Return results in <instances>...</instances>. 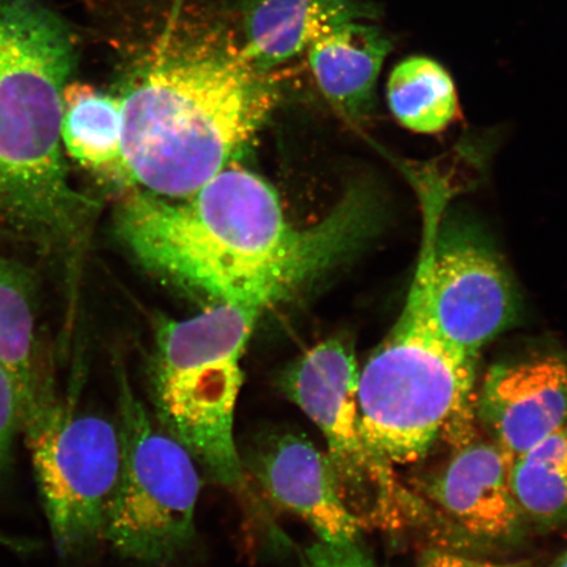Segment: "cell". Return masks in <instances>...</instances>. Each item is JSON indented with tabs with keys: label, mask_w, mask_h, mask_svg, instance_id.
I'll use <instances>...</instances> for the list:
<instances>
[{
	"label": "cell",
	"mask_w": 567,
	"mask_h": 567,
	"mask_svg": "<svg viewBox=\"0 0 567 567\" xmlns=\"http://www.w3.org/2000/svg\"><path fill=\"white\" fill-rule=\"evenodd\" d=\"M381 216L373 190L354 187L321 221L299 228L266 181L229 166L187 197L134 190L117 208L116 229L162 278L264 313L343 264L379 230Z\"/></svg>",
	"instance_id": "1"
},
{
	"label": "cell",
	"mask_w": 567,
	"mask_h": 567,
	"mask_svg": "<svg viewBox=\"0 0 567 567\" xmlns=\"http://www.w3.org/2000/svg\"><path fill=\"white\" fill-rule=\"evenodd\" d=\"M138 49L123 84V177L187 197L231 166L278 102L272 71L247 59L225 20L179 10Z\"/></svg>",
	"instance_id": "2"
},
{
	"label": "cell",
	"mask_w": 567,
	"mask_h": 567,
	"mask_svg": "<svg viewBox=\"0 0 567 567\" xmlns=\"http://www.w3.org/2000/svg\"><path fill=\"white\" fill-rule=\"evenodd\" d=\"M73 39L38 0H0V218L51 250L80 244L95 204L71 184L61 138Z\"/></svg>",
	"instance_id": "3"
},
{
	"label": "cell",
	"mask_w": 567,
	"mask_h": 567,
	"mask_svg": "<svg viewBox=\"0 0 567 567\" xmlns=\"http://www.w3.org/2000/svg\"><path fill=\"white\" fill-rule=\"evenodd\" d=\"M441 209L425 202L420 260L405 305L359 372L361 432L375 455L393 466L416 463L442 435L457 446L474 439L478 358L446 342L429 309L430 248Z\"/></svg>",
	"instance_id": "4"
},
{
	"label": "cell",
	"mask_w": 567,
	"mask_h": 567,
	"mask_svg": "<svg viewBox=\"0 0 567 567\" xmlns=\"http://www.w3.org/2000/svg\"><path fill=\"white\" fill-rule=\"evenodd\" d=\"M260 315L217 303L194 318L162 322L148 372L158 423L229 491L246 487L234 423L244 353Z\"/></svg>",
	"instance_id": "5"
},
{
	"label": "cell",
	"mask_w": 567,
	"mask_h": 567,
	"mask_svg": "<svg viewBox=\"0 0 567 567\" xmlns=\"http://www.w3.org/2000/svg\"><path fill=\"white\" fill-rule=\"evenodd\" d=\"M117 402L122 466L103 538L131 561L168 564L195 537L202 488L196 461L148 413L125 374Z\"/></svg>",
	"instance_id": "6"
},
{
	"label": "cell",
	"mask_w": 567,
	"mask_h": 567,
	"mask_svg": "<svg viewBox=\"0 0 567 567\" xmlns=\"http://www.w3.org/2000/svg\"><path fill=\"white\" fill-rule=\"evenodd\" d=\"M359 367L352 346L331 338L297 358L280 388L321 432L346 505L368 526L400 528L424 507L396 480L393 465L370 449L361 432Z\"/></svg>",
	"instance_id": "7"
},
{
	"label": "cell",
	"mask_w": 567,
	"mask_h": 567,
	"mask_svg": "<svg viewBox=\"0 0 567 567\" xmlns=\"http://www.w3.org/2000/svg\"><path fill=\"white\" fill-rule=\"evenodd\" d=\"M21 431L54 548L76 555L104 537L122 466L117 424L55 401Z\"/></svg>",
	"instance_id": "8"
},
{
	"label": "cell",
	"mask_w": 567,
	"mask_h": 567,
	"mask_svg": "<svg viewBox=\"0 0 567 567\" xmlns=\"http://www.w3.org/2000/svg\"><path fill=\"white\" fill-rule=\"evenodd\" d=\"M429 309L446 342L471 357L515 321V290L505 267L484 245L463 236L432 237Z\"/></svg>",
	"instance_id": "9"
},
{
	"label": "cell",
	"mask_w": 567,
	"mask_h": 567,
	"mask_svg": "<svg viewBox=\"0 0 567 567\" xmlns=\"http://www.w3.org/2000/svg\"><path fill=\"white\" fill-rule=\"evenodd\" d=\"M474 413L513 461L567 424V363L545 354L491 368Z\"/></svg>",
	"instance_id": "10"
},
{
	"label": "cell",
	"mask_w": 567,
	"mask_h": 567,
	"mask_svg": "<svg viewBox=\"0 0 567 567\" xmlns=\"http://www.w3.org/2000/svg\"><path fill=\"white\" fill-rule=\"evenodd\" d=\"M250 464L269 498L307 523L317 540H360L363 523L346 505L328 455L307 436L284 432L268 437Z\"/></svg>",
	"instance_id": "11"
},
{
	"label": "cell",
	"mask_w": 567,
	"mask_h": 567,
	"mask_svg": "<svg viewBox=\"0 0 567 567\" xmlns=\"http://www.w3.org/2000/svg\"><path fill=\"white\" fill-rule=\"evenodd\" d=\"M513 458L493 441H471L425 484L424 493L474 540L514 542L526 526L512 485Z\"/></svg>",
	"instance_id": "12"
},
{
	"label": "cell",
	"mask_w": 567,
	"mask_h": 567,
	"mask_svg": "<svg viewBox=\"0 0 567 567\" xmlns=\"http://www.w3.org/2000/svg\"><path fill=\"white\" fill-rule=\"evenodd\" d=\"M367 16L354 0H337L319 13L307 48L319 90L351 123L371 115L375 83L390 51L378 27L358 21Z\"/></svg>",
	"instance_id": "13"
},
{
	"label": "cell",
	"mask_w": 567,
	"mask_h": 567,
	"mask_svg": "<svg viewBox=\"0 0 567 567\" xmlns=\"http://www.w3.org/2000/svg\"><path fill=\"white\" fill-rule=\"evenodd\" d=\"M38 342V290L24 266L0 257V365L18 389L21 427L55 401L42 373Z\"/></svg>",
	"instance_id": "14"
},
{
	"label": "cell",
	"mask_w": 567,
	"mask_h": 567,
	"mask_svg": "<svg viewBox=\"0 0 567 567\" xmlns=\"http://www.w3.org/2000/svg\"><path fill=\"white\" fill-rule=\"evenodd\" d=\"M63 151L84 168L123 181L122 99L69 83L61 125Z\"/></svg>",
	"instance_id": "15"
},
{
	"label": "cell",
	"mask_w": 567,
	"mask_h": 567,
	"mask_svg": "<svg viewBox=\"0 0 567 567\" xmlns=\"http://www.w3.org/2000/svg\"><path fill=\"white\" fill-rule=\"evenodd\" d=\"M332 0H246L244 51L255 66L274 71L307 51L311 28Z\"/></svg>",
	"instance_id": "16"
},
{
	"label": "cell",
	"mask_w": 567,
	"mask_h": 567,
	"mask_svg": "<svg viewBox=\"0 0 567 567\" xmlns=\"http://www.w3.org/2000/svg\"><path fill=\"white\" fill-rule=\"evenodd\" d=\"M388 102L396 122L421 134L441 133L460 115L455 83L434 60L411 56L388 82Z\"/></svg>",
	"instance_id": "17"
},
{
	"label": "cell",
	"mask_w": 567,
	"mask_h": 567,
	"mask_svg": "<svg viewBox=\"0 0 567 567\" xmlns=\"http://www.w3.org/2000/svg\"><path fill=\"white\" fill-rule=\"evenodd\" d=\"M512 485L527 520L567 522V424L514 460Z\"/></svg>",
	"instance_id": "18"
},
{
	"label": "cell",
	"mask_w": 567,
	"mask_h": 567,
	"mask_svg": "<svg viewBox=\"0 0 567 567\" xmlns=\"http://www.w3.org/2000/svg\"><path fill=\"white\" fill-rule=\"evenodd\" d=\"M21 414L18 389L12 375L0 365V481L10 472Z\"/></svg>",
	"instance_id": "19"
},
{
	"label": "cell",
	"mask_w": 567,
	"mask_h": 567,
	"mask_svg": "<svg viewBox=\"0 0 567 567\" xmlns=\"http://www.w3.org/2000/svg\"><path fill=\"white\" fill-rule=\"evenodd\" d=\"M301 567H382L360 545V540L347 544H329L317 540L305 549Z\"/></svg>",
	"instance_id": "20"
},
{
	"label": "cell",
	"mask_w": 567,
	"mask_h": 567,
	"mask_svg": "<svg viewBox=\"0 0 567 567\" xmlns=\"http://www.w3.org/2000/svg\"><path fill=\"white\" fill-rule=\"evenodd\" d=\"M416 567H532V564L526 559L508 563L487 561L444 548H430L422 553Z\"/></svg>",
	"instance_id": "21"
},
{
	"label": "cell",
	"mask_w": 567,
	"mask_h": 567,
	"mask_svg": "<svg viewBox=\"0 0 567 567\" xmlns=\"http://www.w3.org/2000/svg\"><path fill=\"white\" fill-rule=\"evenodd\" d=\"M549 567H567V550L564 551L561 556L556 558V561L553 563Z\"/></svg>",
	"instance_id": "22"
}]
</instances>
